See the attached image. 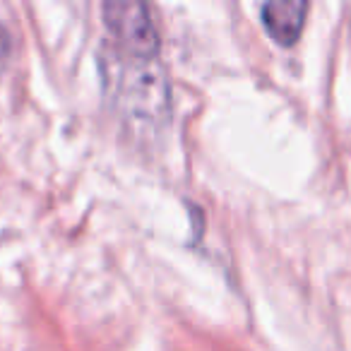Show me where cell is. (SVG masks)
Here are the masks:
<instances>
[{"mask_svg":"<svg viewBox=\"0 0 351 351\" xmlns=\"http://www.w3.org/2000/svg\"><path fill=\"white\" fill-rule=\"evenodd\" d=\"M169 80L156 60L125 58L113 87L116 108L132 125L156 130L169 116Z\"/></svg>","mask_w":351,"mask_h":351,"instance_id":"1","label":"cell"},{"mask_svg":"<svg viewBox=\"0 0 351 351\" xmlns=\"http://www.w3.org/2000/svg\"><path fill=\"white\" fill-rule=\"evenodd\" d=\"M101 12L104 25L125 58H159V32L145 3H106Z\"/></svg>","mask_w":351,"mask_h":351,"instance_id":"2","label":"cell"},{"mask_svg":"<svg viewBox=\"0 0 351 351\" xmlns=\"http://www.w3.org/2000/svg\"><path fill=\"white\" fill-rule=\"evenodd\" d=\"M308 3L287 0V3H267L263 8V25L267 34L279 46H293L306 25Z\"/></svg>","mask_w":351,"mask_h":351,"instance_id":"3","label":"cell"}]
</instances>
